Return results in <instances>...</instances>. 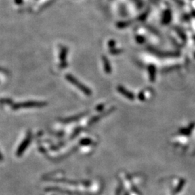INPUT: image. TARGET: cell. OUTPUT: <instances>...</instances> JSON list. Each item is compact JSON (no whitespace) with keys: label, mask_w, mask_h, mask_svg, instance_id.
<instances>
[{"label":"cell","mask_w":195,"mask_h":195,"mask_svg":"<svg viewBox=\"0 0 195 195\" xmlns=\"http://www.w3.org/2000/svg\"><path fill=\"white\" fill-rule=\"evenodd\" d=\"M104 67H105V70L107 72H110V65L109 63H108V60L106 57H104Z\"/></svg>","instance_id":"obj_3"},{"label":"cell","mask_w":195,"mask_h":195,"mask_svg":"<svg viewBox=\"0 0 195 195\" xmlns=\"http://www.w3.org/2000/svg\"><path fill=\"white\" fill-rule=\"evenodd\" d=\"M21 1H22V0H15V2H16L17 3H20Z\"/></svg>","instance_id":"obj_5"},{"label":"cell","mask_w":195,"mask_h":195,"mask_svg":"<svg viewBox=\"0 0 195 195\" xmlns=\"http://www.w3.org/2000/svg\"><path fill=\"white\" fill-rule=\"evenodd\" d=\"M2 159V156H1V155H0V160Z\"/></svg>","instance_id":"obj_6"},{"label":"cell","mask_w":195,"mask_h":195,"mask_svg":"<svg viewBox=\"0 0 195 195\" xmlns=\"http://www.w3.org/2000/svg\"><path fill=\"white\" fill-rule=\"evenodd\" d=\"M66 54H67V49H65V48H63V49H62V51H61L60 54V58L62 60H64Z\"/></svg>","instance_id":"obj_4"},{"label":"cell","mask_w":195,"mask_h":195,"mask_svg":"<svg viewBox=\"0 0 195 195\" xmlns=\"http://www.w3.org/2000/svg\"><path fill=\"white\" fill-rule=\"evenodd\" d=\"M66 78H67V80H69L72 84L75 85L76 87H77V88L80 89V90H81L82 92H83L85 94L88 95H90L91 94V91L90 90V89L87 88V87H85V86L84 85L82 84L81 83H80V82H79L75 77H73L72 75H71V74H67V75L66 76Z\"/></svg>","instance_id":"obj_1"},{"label":"cell","mask_w":195,"mask_h":195,"mask_svg":"<svg viewBox=\"0 0 195 195\" xmlns=\"http://www.w3.org/2000/svg\"><path fill=\"white\" fill-rule=\"evenodd\" d=\"M46 105V104L43 102H35V101H29V102H25L22 104H16L13 106L15 109H19L21 108H28V107H38V106H43Z\"/></svg>","instance_id":"obj_2"}]
</instances>
